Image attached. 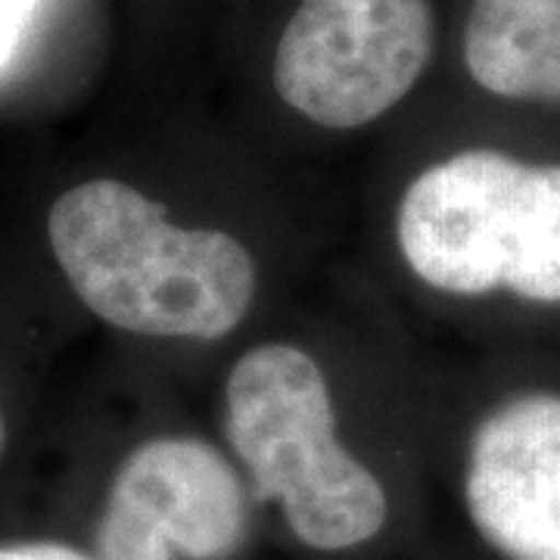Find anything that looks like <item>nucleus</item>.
Instances as JSON below:
<instances>
[{
    "label": "nucleus",
    "mask_w": 560,
    "mask_h": 560,
    "mask_svg": "<svg viewBox=\"0 0 560 560\" xmlns=\"http://www.w3.org/2000/svg\"><path fill=\"white\" fill-rule=\"evenodd\" d=\"M47 241L81 305L147 340H224L259 296L246 243L219 228H184L128 180L69 187L47 212Z\"/></svg>",
    "instance_id": "1"
},
{
    "label": "nucleus",
    "mask_w": 560,
    "mask_h": 560,
    "mask_svg": "<svg viewBox=\"0 0 560 560\" xmlns=\"http://www.w3.org/2000/svg\"><path fill=\"white\" fill-rule=\"evenodd\" d=\"M224 440L256 508L275 504L302 548L346 555L389 526L386 486L340 440L330 381L296 342H259L234 361Z\"/></svg>",
    "instance_id": "2"
},
{
    "label": "nucleus",
    "mask_w": 560,
    "mask_h": 560,
    "mask_svg": "<svg viewBox=\"0 0 560 560\" xmlns=\"http://www.w3.org/2000/svg\"><path fill=\"white\" fill-rule=\"evenodd\" d=\"M396 241L436 293L560 308V165L486 147L452 153L405 187Z\"/></svg>",
    "instance_id": "3"
},
{
    "label": "nucleus",
    "mask_w": 560,
    "mask_h": 560,
    "mask_svg": "<svg viewBox=\"0 0 560 560\" xmlns=\"http://www.w3.org/2000/svg\"><path fill=\"white\" fill-rule=\"evenodd\" d=\"M430 57V0H302L278 40L271 81L302 119L352 131L405 101Z\"/></svg>",
    "instance_id": "4"
},
{
    "label": "nucleus",
    "mask_w": 560,
    "mask_h": 560,
    "mask_svg": "<svg viewBox=\"0 0 560 560\" xmlns=\"http://www.w3.org/2000/svg\"><path fill=\"white\" fill-rule=\"evenodd\" d=\"M256 501L215 442L162 433L138 442L106 486L94 526L97 560H237Z\"/></svg>",
    "instance_id": "5"
},
{
    "label": "nucleus",
    "mask_w": 560,
    "mask_h": 560,
    "mask_svg": "<svg viewBox=\"0 0 560 560\" xmlns=\"http://www.w3.org/2000/svg\"><path fill=\"white\" fill-rule=\"evenodd\" d=\"M460 504L501 560H560V393L529 389L474 427Z\"/></svg>",
    "instance_id": "6"
},
{
    "label": "nucleus",
    "mask_w": 560,
    "mask_h": 560,
    "mask_svg": "<svg viewBox=\"0 0 560 560\" xmlns=\"http://www.w3.org/2000/svg\"><path fill=\"white\" fill-rule=\"evenodd\" d=\"M467 75L492 97L560 103V0H470Z\"/></svg>",
    "instance_id": "7"
},
{
    "label": "nucleus",
    "mask_w": 560,
    "mask_h": 560,
    "mask_svg": "<svg viewBox=\"0 0 560 560\" xmlns=\"http://www.w3.org/2000/svg\"><path fill=\"white\" fill-rule=\"evenodd\" d=\"M0 560H97L91 551H81L69 541L25 539L0 541Z\"/></svg>",
    "instance_id": "8"
},
{
    "label": "nucleus",
    "mask_w": 560,
    "mask_h": 560,
    "mask_svg": "<svg viewBox=\"0 0 560 560\" xmlns=\"http://www.w3.org/2000/svg\"><path fill=\"white\" fill-rule=\"evenodd\" d=\"M38 3L40 0H0V69L16 54L22 32Z\"/></svg>",
    "instance_id": "9"
},
{
    "label": "nucleus",
    "mask_w": 560,
    "mask_h": 560,
    "mask_svg": "<svg viewBox=\"0 0 560 560\" xmlns=\"http://www.w3.org/2000/svg\"><path fill=\"white\" fill-rule=\"evenodd\" d=\"M3 440H7V427H3V415H0V452H3Z\"/></svg>",
    "instance_id": "10"
}]
</instances>
